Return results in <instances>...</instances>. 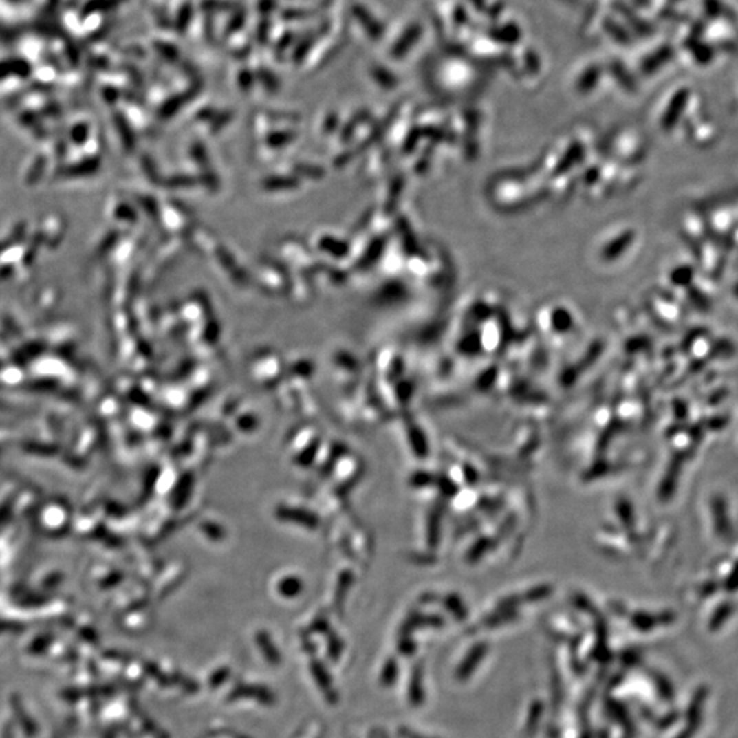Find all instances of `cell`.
Masks as SVG:
<instances>
[{
	"instance_id": "1",
	"label": "cell",
	"mask_w": 738,
	"mask_h": 738,
	"mask_svg": "<svg viewBox=\"0 0 738 738\" xmlns=\"http://www.w3.org/2000/svg\"><path fill=\"white\" fill-rule=\"evenodd\" d=\"M484 653H486V647H484V645H479V647H476V648L470 652V655L465 659V662L462 663V666L458 669V673H457L458 678H466V677L470 674V671L477 666L480 658H483Z\"/></svg>"
}]
</instances>
